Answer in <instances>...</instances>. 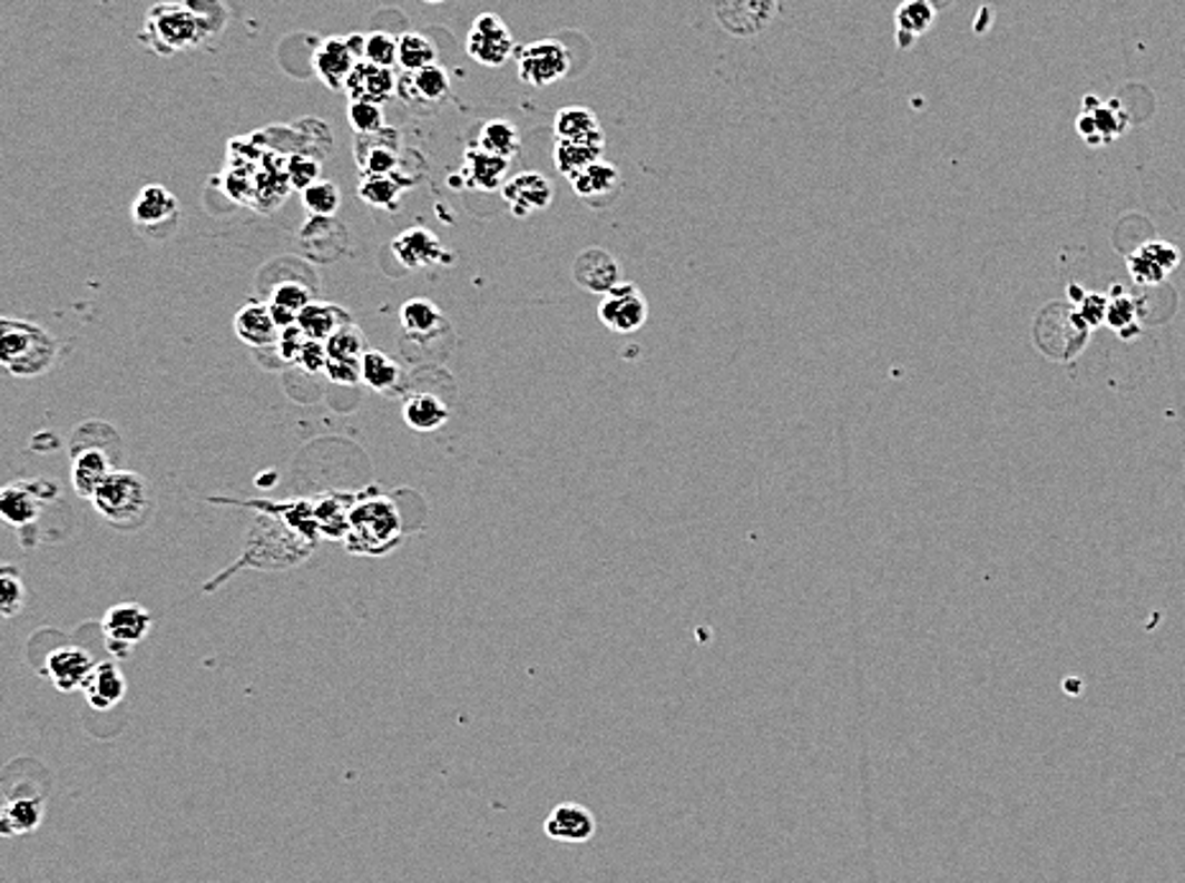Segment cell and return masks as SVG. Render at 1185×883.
Listing matches in <instances>:
<instances>
[{"label": "cell", "instance_id": "obj_1", "mask_svg": "<svg viewBox=\"0 0 1185 883\" xmlns=\"http://www.w3.org/2000/svg\"><path fill=\"white\" fill-rule=\"evenodd\" d=\"M59 355L55 335L31 322L3 317L0 322V363L11 375L33 379L47 373Z\"/></svg>", "mask_w": 1185, "mask_h": 883}, {"label": "cell", "instance_id": "obj_2", "mask_svg": "<svg viewBox=\"0 0 1185 883\" xmlns=\"http://www.w3.org/2000/svg\"><path fill=\"white\" fill-rule=\"evenodd\" d=\"M148 483L134 470H112L100 491L95 493L92 506L102 519L112 527H138L148 511Z\"/></svg>", "mask_w": 1185, "mask_h": 883}, {"label": "cell", "instance_id": "obj_3", "mask_svg": "<svg viewBox=\"0 0 1185 883\" xmlns=\"http://www.w3.org/2000/svg\"><path fill=\"white\" fill-rule=\"evenodd\" d=\"M144 31L148 47L161 51V55H174V51L195 47L205 37L203 23L185 3L154 6L146 16Z\"/></svg>", "mask_w": 1185, "mask_h": 883}, {"label": "cell", "instance_id": "obj_4", "mask_svg": "<svg viewBox=\"0 0 1185 883\" xmlns=\"http://www.w3.org/2000/svg\"><path fill=\"white\" fill-rule=\"evenodd\" d=\"M513 59L519 80L529 87H550L570 72V51L557 39H539L519 47Z\"/></svg>", "mask_w": 1185, "mask_h": 883}, {"label": "cell", "instance_id": "obj_5", "mask_svg": "<svg viewBox=\"0 0 1185 883\" xmlns=\"http://www.w3.org/2000/svg\"><path fill=\"white\" fill-rule=\"evenodd\" d=\"M402 534V519L391 501H369L355 506L351 513V544L359 549L363 544L365 552L391 547L396 537Z\"/></svg>", "mask_w": 1185, "mask_h": 883}, {"label": "cell", "instance_id": "obj_6", "mask_svg": "<svg viewBox=\"0 0 1185 883\" xmlns=\"http://www.w3.org/2000/svg\"><path fill=\"white\" fill-rule=\"evenodd\" d=\"M363 41L365 33L322 39L312 55V69H315L317 80L330 90H345L347 77L363 59Z\"/></svg>", "mask_w": 1185, "mask_h": 883}, {"label": "cell", "instance_id": "obj_7", "mask_svg": "<svg viewBox=\"0 0 1185 883\" xmlns=\"http://www.w3.org/2000/svg\"><path fill=\"white\" fill-rule=\"evenodd\" d=\"M466 51L468 57L481 67L499 69L517 55V47H513V37L507 21H503L499 13H481L470 23Z\"/></svg>", "mask_w": 1185, "mask_h": 883}, {"label": "cell", "instance_id": "obj_8", "mask_svg": "<svg viewBox=\"0 0 1185 883\" xmlns=\"http://www.w3.org/2000/svg\"><path fill=\"white\" fill-rule=\"evenodd\" d=\"M1076 128L1088 146H1104L1124 136V130L1129 128V116L1117 98L1101 100L1096 95H1086Z\"/></svg>", "mask_w": 1185, "mask_h": 883}, {"label": "cell", "instance_id": "obj_9", "mask_svg": "<svg viewBox=\"0 0 1185 883\" xmlns=\"http://www.w3.org/2000/svg\"><path fill=\"white\" fill-rule=\"evenodd\" d=\"M598 320L611 332H618V335H634L649 320L647 296L642 294L639 286L621 282L604 294V300L598 304Z\"/></svg>", "mask_w": 1185, "mask_h": 883}, {"label": "cell", "instance_id": "obj_10", "mask_svg": "<svg viewBox=\"0 0 1185 883\" xmlns=\"http://www.w3.org/2000/svg\"><path fill=\"white\" fill-rule=\"evenodd\" d=\"M151 626V614L138 602H118L102 616V636L116 657H130L134 646L144 641Z\"/></svg>", "mask_w": 1185, "mask_h": 883}, {"label": "cell", "instance_id": "obj_11", "mask_svg": "<svg viewBox=\"0 0 1185 883\" xmlns=\"http://www.w3.org/2000/svg\"><path fill=\"white\" fill-rule=\"evenodd\" d=\"M713 13L723 31L748 39L762 33L777 13V0H713Z\"/></svg>", "mask_w": 1185, "mask_h": 883}, {"label": "cell", "instance_id": "obj_12", "mask_svg": "<svg viewBox=\"0 0 1185 883\" xmlns=\"http://www.w3.org/2000/svg\"><path fill=\"white\" fill-rule=\"evenodd\" d=\"M1181 266V251L1173 243L1165 241H1149L1145 246H1139L1135 253H1129L1127 271L1139 286H1157L1163 284L1175 268Z\"/></svg>", "mask_w": 1185, "mask_h": 883}, {"label": "cell", "instance_id": "obj_13", "mask_svg": "<svg viewBox=\"0 0 1185 883\" xmlns=\"http://www.w3.org/2000/svg\"><path fill=\"white\" fill-rule=\"evenodd\" d=\"M572 278L588 294H608L624 282L621 264L606 248H586L572 261Z\"/></svg>", "mask_w": 1185, "mask_h": 883}, {"label": "cell", "instance_id": "obj_14", "mask_svg": "<svg viewBox=\"0 0 1185 883\" xmlns=\"http://www.w3.org/2000/svg\"><path fill=\"white\" fill-rule=\"evenodd\" d=\"M501 195L511 207V213L517 217H529L535 213H542L552 205L555 187L552 181L539 171H519L517 177L507 179V185L501 187Z\"/></svg>", "mask_w": 1185, "mask_h": 883}, {"label": "cell", "instance_id": "obj_15", "mask_svg": "<svg viewBox=\"0 0 1185 883\" xmlns=\"http://www.w3.org/2000/svg\"><path fill=\"white\" fill-rule=\"evenodd\" d=\"M95 664L98 661L90 657V651L75 649V646H62V649L51 651L47 661H43V675L51 679V685H55L59 693H75V689H82L87 685Z\"/></svg>", "mask_w": 1185, "mask_h": 883}, {"label": "cell", "instance_id": "obj_16", "mask_svg": "<svg viewBox=\"0 0 1185 883\" xmlns=\"http://www.w3.org/2000/svg\"><path fill=\"white\" fill-rule=\"evenodd\" d=\"M396 95L414 108H434L450 98V77L440 65H430L420 72H404Z\"/></svg>", "mask_w": 1185, "mask_h": 883}, {"label": "cell", "instance_id": "obj_17", "mask_svg": "<svg viewBox=\"0 0 1185 883\" xmlns=\"http://www.w3.org/2000/svg\"><path fill=\"white\" fill-rule=\"evenodd\" d=\"M396 87H399V80L394 77V69L379 67V65L361 59L359 67L353 69V75L347 77L345 92L351 100L383 105L394 98Z\"/></svg>", "mask_w": 1185, "mask_h": 883}, {"label": "cell", "instance_id": "obj_18", "mask_svg": "<svg viewBox=\"0 0 1185 883\" xmlns=\"http://www.w3.org/2000/svg\"><path fill=\"white\" fill-rule=\"evenodd\" d=\"M179 217V203L167 187L148 185L138 192L134 203V223L146 233H161Z\"/></svg>", "mask_w": 1185, "mask_h": 883}, {"label": "cell", "instance_id": "obj_19", "mask_svg": "<svg viewBox=\"0 0 1185 883\" xmlns=\"http://www.w3.org/2000/svg\"><path fill=\"white\" fill-rule=\"evenodd\" d=\"M545 833L557 843H586L596 835V817L582 804L562 802L547 815Z\"/></svg>", "mask_w": 1185, "mask_h": 883}, {"label": "cell", "instance_id": "obj_20", "mask_svg": "<svg viewBox=\"0 0 1185 883\" xmlns=\"http://www.w3.org/2000/svg\"><path fill=\"white\" fill-rule=\"evenodd\" d=\"M391 253L407 268H424L444 261L440 238L427 227H409V230L399 233V238L391 243Z\"/></svg>", "mask_w": 1185, "mask_h": 883}, {"label": "cell", "instance_id": "obj_21", "mask_svg": "<svg viewBox=\"0 0 1185 883\" xmlns=\"http://www.w3.org/2000/svg\"><path fill=\"white\" fill-rule=\"evenodd\" d=\"M233 327L241 343L251 347L276 345L278 335H282V327L276 325L268 304H246V307H241L233 320Z\"/></svg>", "mask_w": 1185, "mask_h": 883}, {"label": "cell", "instance_id": "obj_22", "mask_svg": "<svg viewBox=\"0 0 1185 883\" xmlns=\"http://www.w3.org/2000/svg\"><path fill=\"white\" fill-rule=\"evenodd\" d=\"M570 185L578 192L580 199H586V203L596 207H604L614 203L618 189H621V171H618V166L600 159L588 166L586 171H580Z\"/></svg>", "mask_w": 1185, "mask_h": 883}, {"label": "cell", "instance_id": "obj_23", "mask_svg": "<svg viewBox=\"0 0 1185 883\" xmlns=\"http://www.w3.org/2000/svg\"><path fill=\"white\" fill-rule=\"evenodd\" d=\"M112 473V462L102 450L98 448H85L75 452L72 458V488L80 498L92 501L95 493L100 491V485L106 483L108 475Z\"/></svg>", "mask_w": 1185, "mask_h": 883}, {"label": "cell", "instance_id": "obj_24", "mask_svg": "<svg viewBox=\"0 0 1185 883\" xmlns=\"http://www.w3.org/2000/svg\"><path fill=\"white\" fill-rule=\"evenodd\" d=\"M555 136L557 141H582V144H606L604 128L598 124V116L582 105L557 110L555 116Z\"/></svg>", "mask_w": 1185, "mask_h": 883}, {"label": "cell", "instance_id": "obj_25", "mask_svg": "<svg viewBox=\"0 0 1185 883\" xmlns=\"http://www.w3.org/2000/svg\"><path fill=\"white\" fill-rule=\"evenodd\" d=\"M82 693L95 710H110L126 697V677L120 675V669L112 661L95 664Z\"/></svg>", "mask_w": 1185, "mask_h": 883}, {"label": "cell", "instance_id": "obj_26", "mask_svg": "<svg viewBox=\"0 0 1185 883\" xmlns=\"http://www.w3.org/2000/svg\"><path fill=\"white\" fill-rule=\"evenodd\" d=\"M938 19V11L926 0H904L897 6L894 11V29H897V47L910 49L914 41L932 29V23Z\"/></svg>", "mask_w": 1185, "mask_h": 883}, {"label": "cell", "instance_id": "obj_27", "mask_svg": "<svg viewBox=\"0 0 1185 883\" xmlns=\"http://www.w3.org/2000/svg\"><path fill=\"white\" fill-rule=\"evenodd\" d=\"M507 171H509V161L507 159H499V156H491L481 151V148L473 146L466 151V164H463V177L468 181V187H473L478 192H491V189H499L507 185Z\"/></svg>", "mask_w": 1185, "mask_h": 883}, {"label": "cell", "instance_id": "obj_28", "mask_svg": "<svg viewBox=\"0 0 1185 883\" xmlns=\"http://www.w3.org/2000/svg\"><path fill=\"white\" fill-rule=\"evenodd\" d=\"M402 414L409 430L438 432L440 426L448 424L450 409L440 396H434V393H412V396L404 401Z\"/></svg>", "mask_w": 1185, "mask_h": 883}, {"label": "cell", "instance_id": "obj_29", "mask_svg": "<svg viewBox=\"0 0 1185 883\" xmlns=\"http://www.w3.org/2000/svg\"><path fill=\"white\" fill-rule=\"evenodd\" d=\"M39 501L41 496L33 491L31 483L6 485L3 493H0V513H3L8 527L23 529L37 521Z\"/></svg>", "mask_w": 1185, "mask_h": 883}, {"label": "cell", "instance_id": "obj_30", "mask_svg": "<svg viewBox=\"0 0 1185 883\" xmlns=\"http://www.w3.org/2000/svg\"><path fill=\"white\" fill-rule=\"evenodd\" d=\"M399 320H402V330L412 337H434L438 332L444 330V317L438 304L424 300V296H414L402 304L399 310Z\"/></svg>", "mask_w": 1185, "mask_h": 883}, {"label": "cell", "instance_id": "obj_31", "mask_svg": "<svg viewBox=\"0 0 1185 883\" xmlns=\"http://www.w3.org/2000/svg\"><path fill=\"white\" fill-rule=\"evenodd\" d=\"M347 322H351V317H347V312L335 307V304L312 302L307 310H302L300 320H296V325H300V330L307 337L327 343V340L333 337L340 327H345Z\"/></svg>", "mask_w": 1185, "mask_h": 883}, {"label": "cell", "instance_id": "obj_32", "mask_svg": "<svg viewBox=\"0 0 1185 883\" xmlns=\"http://www.w3.org/2000/svg\"><path fill=\"white\" fill-rule=\"evenodd\" d=\"M310 304H312V294L307 286H302L300 282H282L272 292V302H268V307H272L274 312L276 325L286 330V327L296 325L302 310H307Z\"/></svg>", "mask_w": 1185, "mask_h": 883}, {"label": "cell", "instance_id": "obj_33", "mask_svg": "<svg viewBox=\"0 0 1185 883\" xmlns=\"http://www.w3.org/2000/svg\"><path fill=\"white\" fill-rule=\"evenodd\" d=\"M43 817V807L37 797H16L8 799L0 810V833L3 835H26L39 827Z\"/></svg>", "mask_w": 1185, "mask_h": 883}, {"label": "cell", "instance_id": "obj_34", "mask_svg": "<svg viewBox=\"0 0 1185 883\" xmlns=\"http://www.w3.org/2000/svg\"><path fill=\"white\" fill-rule=\"evenodd\" d=\"M476 146L486 154L511 161L513 156L521 151L519 128L509 124V120H486V124L481 126V134H478Z\"/></svg>", "mask_w": 1185, "mask_h": 883}, {"label": "cell", "instance_id": "obj_35", "mask_svg": "<svg viewBox=\"0 0 1185 883\" xmlns=\"http://www.w3.org/2000/svg\"><path fill=\"white\" fill-rule=\"evenodd\" d=\"M606 144H582V141H557L555 144V166L562 177L572 181L580 171L600 161Z\"/></svg>", "mask_w": 1185, "mask_h": 883}, {"label": "cell", "instance_id": "obj_36", "mask_svg": "<svg viewBox=\"0 0 1185 883\" xmlns=\"http://www.w3.org/2000/svg\"><path fill=\"white\" fill-rule=\"evenodd\" d=\"M438 65V49L432 39H427L422 31H407L399 37V67L404 72H420V69Z\"/></svg>", "mask_w": 1185, "mask_h": 883}, {"label": "cell", "instance_id": "obj_37", "mask_svg": "<svg viewBox=\"0 0 1185 883\" xmlns=\"http://www.w3.org/2000/svg\"><path fill=\"white\" fill-rule=\"evenodd\" d=\"M361 369L365 386L379 393L391 391L399 383V379H402V369H399L389 355H383L381 350H365Z\"/></svg>", "mask_w": 1185, "mask_h": 883}, {"label": "cell", "instance_id": "obj_38", "mask_svg": "<svg viewBox=\"0 0 1185 883\" xmlns=\"http://www.w3.org/2000/svg\"><path fill=\"white\" fill-rule=\"evenodd\" d=\"M359 195L365 205L379 209H396L402 197V185L394 177H363Z\"/></svg>", "mask_w": 1185, "mask_h": 883}, {"label": "cell", "instance_id": "obj_39", "mask_svg": "<svg viewBox=\"0 0 1185 883\" xmlns=\"http://www.w3.org/2000/svg\"><path fill=\"white\" fill-rule=\"evenodd\" d=\"M340 203H343V197H340L335 181L320 179L302 192V205L312 217H333L340 209Z\"/></svg>", "mask_w": 1185, "mask_h": 883}, {"label": "cell", "instance_id": "obj_40", "mask_svg": "<svg viewBox=\"0 0 1185 883\" xmlns=\"http://www.w3.org/2000/svg\"><path fill=\"white\" fill-rule=\"evenodd\" d=\"M325 345H327L330 361H363V355H365V337H363V332L353 325V322H347L345 327H340Z\"/></svg>", "mask_w": 1185, "mask_h": 883}, {"label": "cell", "instance_id": "obj_41", "mask_svg": "<svg viewBox=\"0 0 1185 883\" xmlns=\"http://www.w3.org/2000/svg\"><path fill=\"white\" fill-rule=\"evenodd\" d=\"M363 59L379 67H394L399 65V39L391 37L389 31H371L365 33L363 41Z\"/></svg>", "mask_w": 1185, "mask_h": 883}, {"label": "cell", "instance_id": "obj_42", "mask_svg": "<svg viewBox=\"0 0 1185 883\" xmlns=\"http://www.w3.org/2000/svg\"><path fill=\"white\" fill-rule=\"evenodd\" d=\"M347 124H351V128L359 136H373V134H381V130H386V120H383L381 105L361 102V100H351V105H347Z\"/></svg>", "mask_w": 1185, "mask_h": 883}, {"label": "cell", "instance_id": "obj_43", "mask_svg": "<svg viewBox=\"0 0 1185 883\" xmlns=\"http://www.w3.org/2000/svg\"><path fill=\"white\" fill-rule=\"evenodd\" d=\"M23 598L26 590L19 570L13 565H6L3 572H0V610H3V616L13 618L19 614L23 608Z\"/></svg>", "mask_w": 1185, "mask_h": 883}, {"label": "cell", "instance_id": "obj_44", "mask_svg": "<svg viewBox=\"0 0 1185 883\" xmlns=\"http://www.w3.org/2000/svg\"><path fill=\"white\" fill-rule=\"evenodd\" d=\"M359 161L363 166V177H391V171L396 169L399 156L396 148L389 146H373L369 154H361Z\"/></svg>", "mask_w": 1185, "mask_h": 883}, {"label": "cell", "instance_id": "obj_45", "mask_svg": "<svg viewBox=\"0 0 1185 883\" xmlns=\"http://www.w3.org/2000/svg\"><path fill=\"white\" fill-rule=\"evenodd\" d=\"M1106 325L1114 332L1137 325V302L1129 294L1114 296V300H1109V307H1106Z\"/></svg>", "mask_w": 1185, "mask_h": 883}, {"label": "cell", "instance_id": "obj_46", "mask_svg": "<svg viewBox=\"0 0 1185 883\" xmlns=\"http://www.w3.org/2000/svg\"><path fill=\"white\" fill-rule=\"evenodd\" d=\"M286 177H290L292 187L304 192L320 181V164L310 159V156H292L290 164H286Z\"/></svg>", "mask_w": 1185, "mask_h": 883}, {"label": "cell", "instance_id": "obj_47", "mask_svg": "<svg viewBox=\"0 0 1185 883\" xmlns=\"http://www.w3.org/2000/svg\"><path fill=\"white\" fill-rule=\"evenodd\" d=\"M307 340L310 337L304 335V332L300 330V325H292V327L282 330V335H278V343H276V350H278V355H282V361L296 365L304 345H307Z\"/></svg>", "mask_w": 1185, "mask_h": 883}, {"label": "cell", "instance_id": "obj_48", "mask_svg": "<svg viewBox=\"0 0 1185 883\" xmlns=\"http://www.w3.org/2000/svg\"><path fill=\"white\" fill-rule=\"evenodd\" d=\"M327 345L322 343V340H307V345H304L300 361H296V365H300L302 371L307 373H322L327 371Z\"/></svg>", "mask_w": 1185, "mask_h": 883}, {"label": "cell", "instance_id": "obj_49", "mask_svg": "<svg viewBox=\"0 0 1185 883\" xmlns=\"http://www.w3.org/2000/svg\"><path fill=\"white\" fill-rule=\"evenodd\" d=\"M1106 307H1109V300H1106V296H1101V294H1086L1084 300L1078 302V310H1076V312L1080 314V320H1084L1086 325L1094 330V327H1099V325H1104V322H1106Z\"/></svg>", "mask_w": 1185, "mask_h": 883}, {"label": "cell", "instance_id": "obj_50", "mask_svg": "<svg viewBox=\"0 0 1185 883\" xmlns=\"http://www.w3.org/2000/svg\"><path fill=\"white\" fill-rule=\"evenodd\" d=\"M325 373L330 375V381L340 383V386H355V383L363 381L361 361H327Z\"/></svg>", "mask_w": 1185, "mask_h": 883}, {"label": "cell", "instance_id": "obj_51", "mask_svg": "<svg viewBox=\"0 0 1185 883\" xmlns=\"http://www.w3.org/2000/svg\"><path fill=\"white\" fill-rule=\"evenodd\" d=\"M926 3H930L940 13V11H946V8H951L956 0H926Z\"/></svg>", "mask_w": 1185, "mask_h": 883}, {"label": "cell", "instance_id": "obj_52", "mask_svg": "<svg viewBox=\"0 0 1185 883\" xmlns=\"http://www.w3.org/2000/svg\"><path fill=\"white\" fill-rule=\"evenodd\" d=\"M422 3H444V0H422Z\"/></svg>", "mask_w": 1185, "mask_h": 883}]
</instances>
